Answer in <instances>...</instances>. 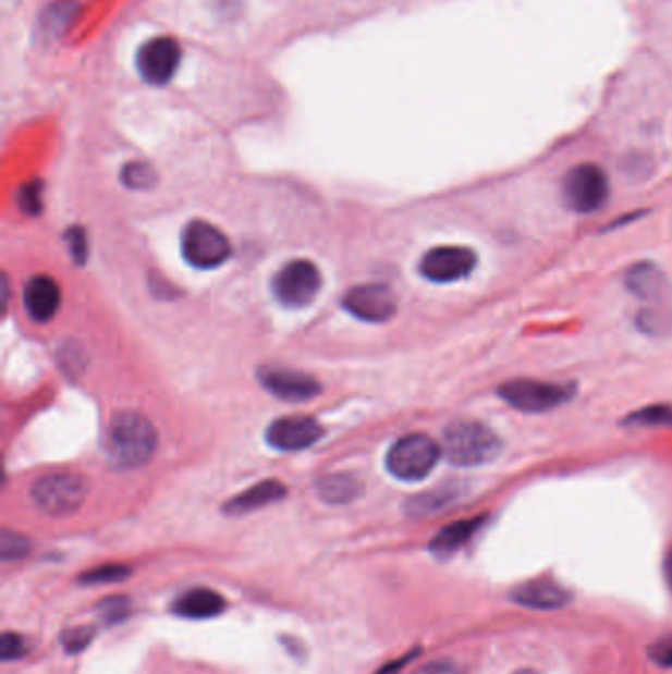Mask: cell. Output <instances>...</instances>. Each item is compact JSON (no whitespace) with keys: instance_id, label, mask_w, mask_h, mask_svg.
<instances>
[{"instance_id":"obj_1","label":"cell","mask_w":672,"mask_h":674,"mask_svg":"<svg viewBox=\"0 0 672 674\" xmlns=\"http://www.w3.org/2000/svg\"><path fill=\"white\" fill-rule=\"evenodd\" d=\"M156 430L146 416L138 413H121L114 416L107 430L105 450L107 456L119 467L145 466L156 450Z\"/></svg>"},{"instance_id":"obj_2","label":"cell","mask_w":672,"mask_h":674,"mask_svg":"<svg viewBox=\"0 0 672 674\" xmlns=\"http://www.w3.org/2000/svg\"><path fill=\"white\" fill-rule=\"evenodd\" d=\"M442 450L455 466H481L499 454L501 442L486 425L462 420L445 428Z\"/></svg>"},{"instance_id":"obj_3","label":"cell","mask_w":672,"mask_h":674,"mask_svg":"<svg viewBox=\"0 0 672 674\" xmlns=\"http://www.w3.org/2000/svg\"><path fill=\"white\" fill-rule=\"evenodd\" d=\"M440 459V448L425 434L403 436L387 454V469L394 478L418 481L426 478Z\"/></svg>"},{"instance_id":"obj_4","label":"cell","mask_w":672,"mask_h":674,"mask_svg":"<svg viewBox=\"0 0 672 674\" xmlns=\"http://www.w3.org/2000/svg\"><path fill=\"white\" fill-rule=\"evenodd\" d=\"M87 498L85 479L73 474H53L38 479L32 488V499L41 513L50 517H68L80 511Z\"/></svg>"},{"instance_id":"obj_5","label":"cell","mask_w":672,"mask_h":674,"mask_svg":"<svg viewBox=\"0 0 672 674\" xmlns=\"http://www.w3.org/2000/svg\"><path fill=\"white\" fill-rule=\"evenodd\" d=\"M184 259L196 269H218L231 255V243L223 231L207 221H192L182 233Z\"/></svg>"},{"instance_id":"obj_6","label":"cell","mask_w":672,"mask_h":674,"mask_svg":"<svg viewBox=\"0 0 672 674\" xmlns=\"http://www.w3.org/2000/svg\"><path fill=\"white\" fill-rule=\"evenodd\" d=\"M320 270L310 260H290L272 279V294L282 306L304 308L318 296Z\"/></svg>"},{"instance_id":"obj_7","label":"cell","mask_w":672,"mask_h":674,"mask_svg":"<svg viewBox=\"0 0 672 674\" xmlns=\"http://www.w3.org/2000/svg\"><path fill=\"white\" fill-rule=\"evenodd\" d=\"M501 399L508 405L523 413H545L550 408L569 403L574 396V387L570 384L542 383L533 379L509 381L499 389Z\"/></svg>"},{"instance_id":"obj_8","label":"cell","mask_w":672,"mask_h":674,"mask_svg":"<svg viewBox=\"0 0 672 674\" xmlns=\"http://www.w3.org/2000/svg\"><path fill=\"white\" fill-rule=\"evenodd\" d=\"M566 206L578 213H594L606 206L610 184L603 170L596 164H579L564 177Z\"/></svg>"},{"instance_id":"obj_9","label":"cell","mask_w":672,"mask_h":674,"mask_svg":"<svg viewBox=\"0 0 672 674\" xmlns=\"http://www.w3.org/2000/svg\"><path fill=\"white\" fill-rule=\"evenodd\" d=\"M182 52L176 40L155 38L146 42L136 56V68L146 84L164 85L176 75Z\"/></svg>"},{"instance_id":"obj_10","label":"cell","mask_w":672,"mask_h":674,"mask_svg":"<svg viewBox=\"0 0 672 674\" xmlns=\"http://www.w3.org/2000/svg\"><path fill=\"white\" fill-rule=\"evenodd\" d=\"M345 310L357 320L381 323L391 320L396 311V298L393 291L384 284H363L347 292L343 298Z\"/></svg>"},{"instance_id":"obj_11","label":"cell","mask_w":672,"mask_h":674,"mask_svg":"<svg viewBox=\"0 0 672 674\" xmlns=\"http://www.w3.org/2000/svg\"><path fill=\"white\" fill-rule=\"evenodd\" d=\"M476 265L477 257L474 250L466 247H438L428 250L423 257L420 272L428 281L445 284L466 279L469 272L476 269Z\"/></svg>"},{"instance_id":"obj_12","label":"cell","mask_w":672,"mask_h":674,"mask_svg":"<svg viewBox=\"0 0 672 674\" xmlns=\"http://www.w3.org/2000/svg\"><path fill=\"white\" fill-rule=\"evenodd\" d=\"M323 436L318 420L310 416H282L267 428V442L280 452H298L316 444Z\"/></svg>"},{"instance_id":"obj_13","label":"cell","mask_w":672,"mask_h":674,"mask_svg":"<svg viewBox=\"0 0 672 674\" xmlns=\"http://www.w3.org/2000/svg\"><path fill=\"white\" fill-rule=\"evenodd\" d=\"M260 383L274 394L277 399L290 401V403H302L320 394V383L302 371L292 369H280V367H265L259 373Z\"/></svg>"},{"instance_id":"obj_14","label":"cell","mask_w":672,"mask_h":674,"mask_svg":"<svg viewBox=\"0 0 672 674\" xmlns=\"http://www.w3.org/2000/svg\"><path fill=\"white\" fill-rule=\"evenodd\" d=\"M62 292L48 274H36L24 286V308L34 322L46 323L60 310Z\"/></svg>"},{"instance_id":"obj_15","label":"cell","mask_w":672,"mask_h":674,"mask_svg":"<svg viewBox=\"0 0 672 674\" xmlns=\"http://www.w3.org/2000/svg\"><path fill=\"white\" fill-rule=\"evenodd\" d=\"M515 602L533 610H559L570 602V593L559 584L549 580H533L521 584L513 590Z\"/></svg>"},{"instance_id":"obj_16","label":"cell","mask_w":672,"mask_h":674,"mask_svg":"<svg viewBox=\"0 0 672 674\" xmlns=\"http://www.w3.org/2000/svg\"><path fill=\"white\" fill-rule=\"evenodd\" d=\"M223 610H225V598L218 591L207 588L184 591L172 605V612L176 613L178 617L186 620H209Z\"/></svg>"},{"instance_id":"obj_17","label":"cell","mask_w":672,"mask_h":674,"mask_svg":"<svg viewBox=\"0 0 672 674\" xmlns=\"http://www.w3.org/2000/svg\"><path fill=\"white\" fill-rule=\"evenodd\" d=\"M286 495V488L277 481V479H265L257 486L239 493L237 498L228 501V505L223 507V511L228 515H245L251 511H257L260 507H267L277 503L280 499Z\"/></svg>"},{"instance_id":"obj_18","label":"cell","mask_w":672,"mask_h":674,"mask_svg":"<svg viewBox=\"0 0 672 674\" xmlns=\"http://www.w3.org/2000/svg\"><path fill=\"white\" fill-rule=\"evenodd\" d=\"M484 525V517H476V519L457 520L448 525L445 529L440 530L436 535V539L432 540L430 549L438 556H450L457 550L462 549L466 544L467 540L472 539L476 535L477 529Z\"/></svg>"},{"instance_id":"obj_19","label":"cell","mask_w":672,"mask_h":674,"mask_svg":"<svg viewBox=\"0 0 672 674\" xmlns=\"http://www.w3.org/2000/svg\"><path fill=\"white\" fill-rule=\"evenodd\" d=\"M627 286L639 298L659 301L667 289V281L652 265H637L627 272Z\"/></svg>"},{"instance_id":"obj_20","label":"cell","mask_w":672,"mask_h":674,"mask_svg":"<svg viewBox=\"0 0 672 674\" xmlns=\"http://www.w3.org/2000/svg\"><path fill=\"white\" fill-rule=\"evenodd\" d=\"M362 493V483L347 474H335L320 483V498L333 505L350 503Z\"/></svg>"},{"instance_id":"obj_21","label":"cell","mask_w":672,"mask_h":674,"mask_svg":"<svg viewBox=\"0 0 672 674\" xmlns=\"http://www.w3.org/2000/svg\"><path fill=\"white\" fill-rule=\"evenodd\" d=\"M123 184L131 189H148L156 184V172L145 162H131L123 168Z\"/></svg>"},{"instance_id":"obj_22","label":"cell","mask_w":672,"mask_h":674,"mask_svg":"<svg viewBox=\"0 0 672 674\" xmlns=\"http://www.w3.org/2000/svg\"><path fill=\"white\" fill-rule=\"evenodd\" d=\"M30 550V542L24 539L19 532L12 530H2L0 535V556L2 561H21Z\"/></svg>"},{"instance_id":"obj_23","label":"cell","mask_w":672,"mask_h":674,"mask_svg":"<svg viewBox=\"0 0 672 674\" xmlns=\"http://www.w3.org/2000/svg\"><path fill=\"white\" fill-rule=\"evenodd\" d=\"M129 574H131V571L126 566L105 564L101 568L85 572L80 580H82V584H109V581L123 580Z\"/></svg>"},{"instance_id":"obj_24","label":"cell","mask_w":672,"mask_h":674,"mask_svg":"<svg viewBox=\"0 0 672 674\" xmlns=\"http://www.w3.org/2000/svg\"><path fill=\"white\" fill-rule=\"evenodd\" d=\"M627 422L645 426L672 425V408L664 405L649 406L630 416Z\"/></svg>"},{"instance_id":"obj_25","label":"cell","mask_w":672,"mask_h":674,"mask_svg":"<svg viewBox=\"0 0 672 674\" xmlns=\"http://www.w3.org/2000/svg\"><path fill=\"white\" fill-rule=\"evenodd\" d=\"M19 206L24 213L28 216H38L41 211V184L40 182H30L22 187L19 194Z\"/></svg>"},{"instance_id":"obj_26","label":"cell","mask_w":672,"mask_h":674,"mask_svg":"<svg viewBox=\"0 0 672 674\" xmlns=\"http://www.w3.org/2000/svg\"><path fill=\"white\" fill-rule=\"evenodd\" d=\"M26 641L22 639L19 633H4L2 639H0V657L2 661H16L26 654Z\"/></svg>"},{"instance_id":"obj_27","label":"cell","mask_w":672,"mask_h":674,"mask_svg":"<svg viewBox=\"0 0 672 674\" xmlns=\"http://www.w3.org/2000/svg\"><path fill=\"white\" fill-rule=\"evenodd\" d=\"M94 639L91 627H73L70 632L62 635V644L70 653H80Z\"/></svg>"},{"instance_id":"obj_28","label":"cell","mask_w":672,"mask_h":674,"mask_svg":"<svg viewBox=\"0 0 672 674\" xmlns=\"http://www.w3.org/2000/svg\"><path fill=\"white\" fill-rule=\"evenodd\" d=\"M65 240L70 243V250H72L73 259L75 262H85L87 259V240H85V233L82 228H72L65 233Z\"/></svg>"},{"instance_id":"obj_29","label":"cell","mask_w":672,"mask_h":674,"mask_svg":"<svg viewBox=\"0 0 672 674\" xmlns=\"http://www.w3.org/2000/svg\"><path fill=\"white\" fill-rule=\"evenodd\" d=\"M651 657L655 663L672 666V637L652 645Z\"/></svg>"},{"instance_id":"obj_30","label":"cell","mask_w":672,"mask_h":674,"mask_svg":"<svg viewBox=\"0 0 672 674\" xmlns=\"http://www.w3.org/2000/svg\"><path fill=\"white\" fill-rule=\"evenodd\" d=\"M414 674H462L452 661H435L420 666Z\"/></svg>"},{"instance_id":"obj_31","label":"cell","mask_w":672,"mask_h":674,"mask_svg":"<svg viewBox=\"0 0 672 674\" xmlns=\"http://www.w3.org/2000/svg\"><path fill=\"white\" fill-rule=\"evenodd\" d=\"M103 615L107 622H114L117 615H119V617H124V615H126V603H124V600H109Z\"/></svg>"},{"instance_id":"obj_32","label":"cell","mask_w":672,"mask_h":674,"mask_svg":"<svg viewBox=\"0 0 672 674\" xmlns=\"http://www.w3.org/2000/svg\"><path fill=\"white\" fill-rule=\"evenodd\" d=\"M667 571H669V581H671L672 586V550L671 554H669V564H667Z\"/></svg>"},{"instance_id":"obj_33","label":"cell","mask_w":672,"mask_h":674,"mask_svg":"<svg viewBox=\"0 0 672 674\" xmlns=\"http://www.w3.org/2000/svg\"><path fill=\"white\" fill-rule=\"evenodd\" d=\"M517 674H537V673H530V671H523V673H517Z\"/></svg>"}]
</instances>
